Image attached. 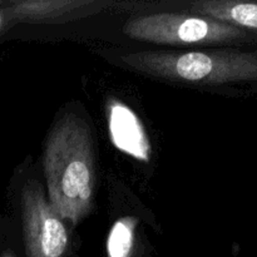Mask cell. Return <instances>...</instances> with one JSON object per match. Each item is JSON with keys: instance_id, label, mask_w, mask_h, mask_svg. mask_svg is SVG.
<instances>
[{"instance_id": "6da1fadb", "label": "cell", "mask_w": 257, "mask_h": 257, "mask_svg": "<svg viewBox=\"0 0 257 257\" xmlns=\"http://www.w3.org/2000/svg\"><path fill=\"white\" fill-rule=\"evenodd\" d=\"M49 202L62 220L78 223L94 200V148L87 123L69 113L50 132L44 151Z\"/></svg>"}, {"instance_id": "7a4b0ae2", "label": "cell", "mask_w": 257, "mask_h": 257, "mask_svg": "<svg viewBox=\"0 0 257 257\" xmlns=\"http://www.w3.org/2000/svg\"><path fill=\"white\" fill-rule=\"evenodd\" d=\"M119 60L136 72L170 82L221 85L257 80V50L136 52L120 55Z\"/></svg>"}, {"instance_id": "3957f363", "label": "cell", "mask_w": 257, "mask_h": 257, "mask_svg": "<svg viewBox=\"0 0 257 257\" xmlns=\"http://www.w3.org/2000/svg\"><path fill=\"white\" fill-rule=\"evenodd\" d=\"M128 38L162 45L247 44L256 35L213 18L197 14L156 13L125 22Z\"/></svg>"}, {"instance_id": "277c9868", "label": "cell", "mask_w": 257, "mask_h": 257, "mask_svg": "<svg viewBox=\"0 0 257 257\" xmlns=\"http://www.w3.org/2000/svg\"><path fill=\"white\" fill-rule=\"evenodd\" d=\"M23 231L27 257H64L69 235L40 183L29 181L22 193Z\"/></svg>"}, {"instance_id": "5b68a950", "label": "cell", "mask_w": 257, "mask_h": 257, "mask_svg": "<svg viewBox=\"0 0 257 257\" xmlns=\"http://www.w3.org/2000/svg\"><path fill=\"white\" fill-rule=\"evenodd\" d=\"M113 3L95 0H24L0 3L9 22L58 23L103 12Z\"/></svg>"}, {"instance_id": "8992f818", "label": "cell", "mask_w": 257, "mask_h": 257, "mask_svg": "<svg viewBox=\"0 0 257 257\" xmlns=\"http://www.w3.org/2000/svg\"><path fill=\"white\" fill-rule=\"evenodd\" d=\"M109 137L114 147L141 162H150L152 146L150 137L132 108L117 98H109L105 104Z\"/></svg>"}, {"instance_id": "52a82bcc", "label": "cell", "mask_w": 257, "mask_h": 257, "mask_svg": "<svg viewBox=\"0 0 257 257\" xmlns=\"http://www.w3.org/2000/svg\"><path fill=\"white\" fill-rule=\"evenodd\" d=\"M197 15L213 18L257 37V3L236 0H198L191 4Z\"/></svg>"}, {"instance_id": "ba28073f", "label": "cell", "mask_w": 257, "mask_h": 257, "mask_svg": "<svg viewBox=\"0 0 257 257\" xmlns=\"http://www.w3.org/2000/svg\"><path fill=\"white\" fill-rule=\"evenodd\" d=\"M138 223L140 220L133 216L120 217L113 223L107 237L108 257H132Z\"/></svg>"}, {"instance_id": "9c48e42d", "label": "cell", "mask_w": 257, "mask_h": 257, "mask_svg": "<svg viewBox=\"0 0 257 257\" xmlns=\"http://www.w3.org/2000/svg\"><path fill=\"white\" fill-rule=\"evenodd\" d=\"M8 23H9V19H8V15L5 14L4 10H3L2 8H0V32H2V30L4 29V27L8 24Z\"/></svg>"}, {"instance_id": "30bf717a", "label": "cell", "mask_w": 257, "mask_h": 257, "mask_svg": "<svg viewBox=\"0 0 257 257\" xmlns=\"http://www.w3.org/2000/svg\"><path fill=\"white\" fill-rule=\"evenodd\" d=\"M0 257H15V256H14V253H13L10 250H5L4 252L0 255Z\"/></svg>"}]
</instances>
